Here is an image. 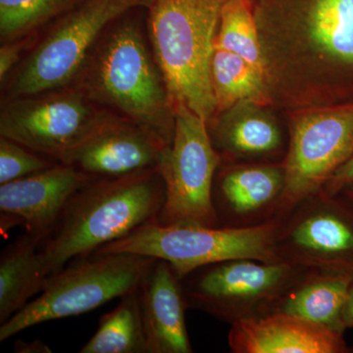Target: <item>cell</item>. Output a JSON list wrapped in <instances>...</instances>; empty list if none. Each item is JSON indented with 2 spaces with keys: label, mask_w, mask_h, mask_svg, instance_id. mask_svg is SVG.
<instances>
[{
  "label": "cell",
  "mask_w": 353,
  "mask_h": 353,
  "mask_svg": "<svg viewBox=\"0 0 353 353\" xmlns=\"http://www.w3.org/2000/svg\"><path fill=\"white\" fill-rule=\"evenodd\" d=\"M79 352L150 353L139 287L120 297L117 306L101 316L97 332Z\"/></svg>",
  "instance_id": "21"
},
{
  "label": "cell",
  "mask_w": 353,
  "mask_h": 353,
  "mask_svg": "<svg viewBox=\"0 0 353 353\" xmlns=\"http://www.w3.org/2000/svg\"><path fill=\"white\" fill-rule=\"evenodd\" d=\"M150 353H192L182 278L169 262L155 260L139 285Z\"/></svg>",
  "instance_id": "17"
},
{
  "label": "cell",
  "mask_w": 353,
  "mask_h": 353,
  "mask_svg": "<svg viewBox=\"0 0 353 353\" xmlns=\"http://www.w3.org/2000/svg\"><path fill=\"white\" fill-rule=\"evenodd\" d=\"M211 83L215 117L238 104H260L268 99L269 88L265 76L243 58L220 48H215L213 53Z\"/></svg>",
  "instance_id": "22"
},
{
  "label": "cell",
  "mask_w": 353,
  "mask_h": 353,
  "mask_svg": "<svg viewBox=\"0 0 353 353\" xmlns=\"http://www.w3.org/2000/svg\"><path fill=\"white\" fill-rule=\"evenodd\" d=\"M14 350L18 353H50L52 350L43 341L34 340L27 343L23 340H18L14 345Z\"/></svg>",
  "instance_id": "28"
},
{
  "label": "cell",
  "mask_w": 353,
  "mask_h": 353,
  "mask_svg": "<svg viewBox=\"0 0 353 353\" xmlns=\"http://www.w3.org/2000/svg\"><path fill=\"white\" fill-rule=\"evenodd\" d=\"M39 34L12 39L0 46V83H3L14 69L38 41Z\"/></svg>",
  "instance_id": "26"
},
{
  "label": "cell",
  "mask_w": 353,
  "mask_h": 353,
  "mask_svg": "<svg viewBox=\"0 0 353 353\" xmlns=\"http://www.w3.org/2000/svg\"><path fill=\"white\" fill-rule=\"evenodd\" d=\"M227 0H150L146 32L174 110L185 106L209 124L216 115L211 61Z\"/></svg>",
  "instance_id": "4"
},
{
  "label": "cell",
  "mask_w": 353,
  "mask_h": 353,
  "mask_svg": "<svg viewBox=\"0 0 353 353\" xmlns=\"http://www.w3.org/2000/svg\"><path fill=\"white\" fill-rule=\"evenodd\" d=\"M253 11L268 87L327 88L353 75V0H256Z\"/></svg>",
  "instance_id": "1"
},
{
  "label": "cell",
  "mask_w": 353,
  "mask_h": 353,
  "mask_svg": "<svg viewBox=\"0 0 353 353\" xmlns=\"http://www.w3.org/2000/svg\"><path fill=\"white\" fill-rule=\"evenodd\" d=\"M352 282V276L347 274L307 268L281 297L272 313L299 316L345 334L341 313Z\"/></svg>",
  "instance_id": "19"
},
{
  "label": "cell",
  "mask_w": 353,
  "mask_h": 353,
  "mask_svg": "<svg viewBox=\"0 0 353 353\" xmlns=\"http://www.w3.org/2000/svg\"><path fill=\"white\" fill-rule=\"evenodd\" d=\"M150 0H81L44 28L1 83V101L72 85L109 26Z\"/></svg>",
  "instance_id": "5"
},
{
  "label": "cell",
  "mask_w": 353,
  "mask_h": 353,
  "mask_svg": "<svg viewBox=\"0 0 353 353\" xmlns=\"http://www.w3.org/2000/svg\"><path fill=\"white\" fill-rule=\"evenodd\" d=\"M216 152L224 162L259 163L280 155L285 160L290 139L277 121L259 104L245 102L220 114L208 124Z\"/></svg>",
  "instance_id": "18"
},
{
  "label": "cell",
  "mask_w": 353,
  "mask_h": 353,
  "mask_svg": "<svg viewBox=\"0 0 353 353\" xmlns=\"http://www.w3.org/2000/svg\"><path fill=\"white\" fill-rule=\"evenodd\" d=\"M234 353H347L343 334L299 316L271 313L231 325Z\"/></svg>",
  "instance_id": "15"
},
{
  "label": "cell",
  "mask_w": 353,
  "mask_h": 353,
  "mask_svg": "<svg viewBox=\"0 0 353 353\" xmlns=\"http://www.w3.org/2000/svg\"><path fill=\"white\" fill-rule=\"evenodd\" d=\"M174 112L173 139L158 164L165 183L158 223L217 227L212 189L222 160L205 120L185 106H178Z\"/></svg>",
  "instance_id": "9"
},
{
  "label": "cell",
  "mask_w": 353,
  "mask_h": 353,
  "mask_svg": "<svg viewBox=\"0 0 353 353\" xmlns=\"http://www.w3.org/2000/svg\"><path fill=\"white\" fill-rule=\"evenodd\" d=\"M353 185V154L332 174L323 185L321 192L334 196Z\"/></svg>",
  "instance_id": "27"
},
{
  "label": "cell",
  "mask_w": 353,
  "mask_h": 353,
  "mask_svg": "<svg viewBox=\"0 0 353 353\" xmlns=\"http://www.w3.org/2000/svg\"><path fill=\"white\" fill-rule=\"evenodd\" d=\"M285 190L278 221L324 183L353 154V103L311 109L290 121Z\"/></svg>",
  "instance_id": "11"
},
{
  "label": "cell",
  "mask_w": 353,
  "mask_h": 353,
  "mask_svg": "<svg viewBox=\"0 0 353 353\" xmlns=\"http://www.w3.org/2000/svg\"><path fill=\"white\" fill-rule=\"evenodd\" d=\"M250 2H253V0H250Z\"/></svg>",
  "instance_id": "32"
},
{
  "label": "cell",
  "mask_w": 353,
  "mask_h": 353,
  "mask_svg": "<svg viewBox=\"0 0 353 353\" xmlns=\"http://www.w3.org/2000/svg\"><path fill=\"white\" fill-rule=\"evenodd\" d=\"M350 352L353 353V345H352V347H350Z\"/></svg>",
  "instance_id": "31"
},
{
  "label": "cell",
  "mask_w": 353,
  "mask_h": 353,
  "mask_svg": "<svg viewBox=\"0 0 353 353\" xmlns=\"http://www.w3.org/2000/svg\"><path fill=\"white\" fill-rule=\"evenodd\" d=\"M275 252L280 261L353 277V201L318 192L279 221Z\"/></svg>",
  "instance_id": "12"
},
{
  "label": "cell",
  "mask_w": 353,
  "mask_h": 353,
  "mask_svg": "<svg viewBox=\"0 0 353 353\" xmlns=\"http://www.w3.org/2000/svg\"><path fill=\"white\" fill-rule=\"evenodd\" d=\"M341 318L345 329L353 328V282L348 292L347 301L343 306Z\"/></svg>",
  "instance_id": "29"
},
{
  "label": "cell",
  "mask_w": 353,
  "mask_h": 353,
  "mask_svg": "<svg viewBox=\"0 0 353 353\" xmlns=\"http://www.w3.org/2000/svg\"><path fill=\"white\" fill-rule=\"evenodd\" d=\"M168 146L150 130L112 117L60 162L94 180L120 178L157 168Z\"/></svg>",
  "instance_id": "14"
},
{
  "label": "cell",
  "mask_w": 353,
  "mask_h": 353,
  "mask_svg": "<svg viewBox=\"0 0 353 353\" xmlns=\"http://www.w3.org/2000/svg\"><path fill=\"white\" fill-rule=\"evenodd\" d=\"M81 0H0V41L41 34Z\"/></svg>",
  "instance_id": "24"
},
{
  "label": "cell",
  "mask_w": 353,
  "mask_h": 353,
  "mask_svg": "<svg viewBox=\"0 0 353 353\" xmlns=\"http://www.w3.org/2000/svg\"><path fill=\"white\" fill-rule=\"evenodd\" d=\"M165 183L157 168L113 179H97L71 196L39 243L46 277L157 220Z\"/></svg>",
  "instance_id": "3"
},
{
  "label": "cell",
  "mask_w": 353,
  "mask_h": 353,
  "mask_svg": "<svg viewBox=\"0 0 353 353\" xmlns=\"http://www.w3.org/2000/svg\"><path fill=\"white\" fill-rule=\"evenodd\" d=\"M306 269L285 261L224 260L185 276L183 294L188 308L233 325L273 312Z\"/></svg>",
  "instance_id": "8"
},
{
  "label": "cell",
  "mask_w": 353,
  "mask_h": 353,
  "mask_svg": "<svg viewBox=\"0 0 353 353\" xmlns=\"http://www.w3.org/2000/svg\"><path fill=\"white\" fill-rule=\"evenodd\" d=\"M341 194H345V196L350 197V199L353 201V185L352 187L347 188V190H343Z\"/></svg>",
  "instance_id": "30"
},
{
  "label": "cell",
  "mask_w": 353,
  "mask_h": 353,
  "mask_svg": "<svg viewBox=\"0 0 353 353\" xmlns=\"http://www.w3.org/2000/svg\"><path fill=\"white\" fill-rule=\"evenodd\" d=\"M58 163L53 158L0 136V185L48 170Z\"/></svg>",
  "instance_id": "25"
},
{
  "label": "cell",
  "mask_w": 353,
  "mask_h": 353,
  "mask_svg": "<svg viewBox=\"0 0 353 353\" xmlns=\"http://www.w3.org/2000/svg\"><path fill=\"white\" fill-rule=\"evenodd\" d=\"M112 117L70 85L1 101L0 136L60 162Z\"/></svg>",
  "instance_id": "10"
},
{
  "label": "cell",
  "mask_w": 353,
  "mask_h": 353,
  "mask_svg": "<svg viewBox=\"0 0 353 353\" xmlns=\"http://www.w3.org/2000/svg\"><path fill=\"white\" fill-rule=\"evenodd\" d=\"M215 48L238 55L265 76L263 55L252 2L250 0L225 2L216 34Z\"/></svg>",
  "instance_id": "23"
},
{
  "label": "cell",
  "mask_w": 353,
  "mask_h": 353,
  "mask_svg": "<svg viewBox=\"0 0 353 353\" xmlns=\"http://www.w3.org/2000/svg\"><path fill=\"white\" fill-rule=\"evenodd\" d=\"M145 9L109 26L72 85L106 112L150 130L170 145L175 112L148 41Z\"/></svg>",
  "instance_id": "2"
},
{
  "label": "cell",
  "mask_w": 353,
  "mask_h": 353,
  "mask_svg": "<svg viewBox=\"0 0 353 353\" xmlns=\"http://www.w3.org/2000/svg\"><path fill=\"white\" fill-rule=\"evenodd\" d=\"M278 223L236 229L196 225L165 226L153 220L94 253H134L165 260L183 279L199 267L224 260L280 261L275 252Z\"/></svg>",
  "instance_id": "7"
},
{
  "label": "cell",
  "mask_w": 353,
  "mask_h": 353,
  "mask_svg": "<svg viewBox=\"0 0 353 353\" xmlns=\"http://www.w3.org/2000/svg\"><path fill=\"white\" fill-rule=\"evenodd\" d=\"M41 240L27 233L4 248L0 256V324L10 319L41 294L46 285Z\"/></svg>",
  "instance_id": "20"
},
{
  "label": "cell",
  "mask_w": 353,
  "mask_h": 353,
  "mask_svg": "<svg viewBox=\"0 0 353 353\" xmlns=\"http://www.w3.org/2000/svg\"><path fill=\"white\" fill-rule=\"evenodd\" d=\"M285 190L284 162H221L212 189L219 228H252L278 221Z\"/></svg>",
  "instance_id": "13"
},
{
  "label": "cell",
  "mask_w": 353,
  "mask_h": 353,
  "mask_svg": "<svg viewBox=\"0 0 353 353\" xmlns=\"http://www.w3.org/2000/svg\"><path fill=\"white\" fill-rule=\"evenodd\" d=\"M90 180L94 179L59 162L48 170L0 185V211L19 217L26 232L41 241L76 190Z\"/></svg>",
  "instance_id": "16"
},
{
  "label": "cell",
  "mask_w": 353,
  "mask_h": 353,
  "mask_svg": "<svg viewBox=\"0 0 353 353\" xmlns=\"http://www.w3.org/2000/svg\"><path fill=\"white\" fill-rule=\"evenodd\" d=\"M157 259L134 253H92L46 279L37 299L0 324V341L53 320L83 314L136 290Z\"/></svg>",
  "instance_id": "6"
}]
</instances>
